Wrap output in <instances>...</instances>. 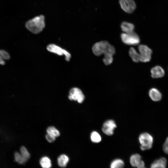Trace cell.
<instances>
[{"label": "cell", "instance_id": "obj_28", "mask_svg": "<svg viewBox=\"0 0 168 168\" xmlns=\"http://www.w3.org/2000/svg\"><path fill=\"white\" fill-rule=\"evenodd\" d=\"M144 168V167H143V168Z\"/></svg>", "mask_w": 168, "mask_h": 168}, {"label": "cell", "instance_id": "obj_15", "mask_svg": "<svg viewBox=\"0 0 168 168\" xmlns=\"http://www.w3.org/2000/svg\"><path fill=\"white\" fill-rule=\"evenodd\" d=\"M129 54L132 60L134 62L140 61V56L138 52L133 47H131L129 50Z\"/></svg>", "mask_w": 168, "mask_h": 168}, {"label": "cell", "instance_id": "obj_2", "mask_svg": "<svg viewBox=\"0 0 168 168\" xmlns=\"http://www.w3.org/2000/svg\"><path fill=\"white\" fill-rule=\"evenodd\" d=\"M92 51L93 54L97 56L106 54L114 55L115 53L114 47L106 41L96 43L92 47Z\"/></svg>", "mask_w": 168, "mask_h": 168}, {"label": "cell", "instance_id": "obj_9", "mask_svg": "<svg viewBox=\"0 0 168 168\" xmlns=\"http://www.w3.org/2000/svg\"><path fill=\"white\" fill-rule=\"evenodd\" d=\"M116 127V124L114 120L109 119L103 123L102 130L106 135L111 136L113 134L114 129Z\"/></svg>", "mask_w": 168, "mask_h": 168}, {"label": "cell", "instance_id": "obj_4", "mask_svg": "<svg viewBox=\"0 0 168 168\" xmlns=\"http://www.w3.org/2000/svg\"><path fill=\"white\" fill-rule=\"evenodd\" d=\"M120 37L122 42L129 45H137L140 41L139 36L134 32L130 33H122Z\"/></svg>", "mask_w": 168, "mask_h": 168}, {"label": "cell", "instance_id": "obj_17", "mask_svg": "<svg viewBox=\"0 0 168 168\" xmlns=\"http://www.w3.org/2000/svg\"><path fill=\"white\" fill-rule=\"evenodd\" d=\"M40 163L42 168H50L52 163L50 159L47 156H43L40 159Z\"/></svg>", "mask_w": 168, "mask_h": 168}, {"label": "cell", "instance_id": "obj_3", "mask_svg": "<svg viewBox=\"0 0 168 168\" xmlns=\"http://www.w3.org/2000/svg\"><path fill=\"white\" fill-rule=\"evenodd\" d=\"M138 140L141 144L140 149L142 150H149L152 147L153 138L149 133L147 132L141 133L139 136Z\"/></svg>", "mask_w": 168, "mask_h": 168}, {"label": "cell", "instance_id": "obj_27", "mask_svg": "<svg viewBox=\"0 0 168 168\" xmlns=\"http://www.w3.org/2000/svg\"><path fill=\"white\" fill-rule=\"evenodd\" d=\"M165 143L168 145V136L167 137Z\"/></svg>", "mask_w": 168, "mask_h": 168}, {"label": "cell", "instance_id": "obj_24", "mask_svg": "<svg viewBox=\"0 0 168 168\" xmlns=\"http://www.w3.org/2000/svg\"><path fill=\"white\" fill-rule=\"evenodd\" d=\"M21 154L24 157L28 160L30 157V155L27 149L24 146L20 148Z\"/></svg>", "mask_w": 168, "mask_h": 168}, {"label": "cell", "instance_id": "obj_5", "mask_svg": "<svg viewBox=\"0 0 168 168\" xmlns=\"http://www.w3.org/2000/svg\"><path fill=\"white\" fill-rule=\"evenodd\" d=\"M138 51L140 62L146 63L150 61L152 51L149 47L146 45L140 44L138 46Z\"/></svg>", "mask_w": 168, "mask_h": 168}, {"label": "cell", "instance_id": "obj_25", "mask_svg": "<svg viewBox=\"0 0 168 168\" xmlns=\"http://www.w3.org/2000/svg\"><path fill=\"white\" fill-rule=\"evenodd\" d=\"M45 137L47 141L50 142H54L55 139V137L48 134H47Z\"/></svg>", "mask_w": 168, "mask_h": 168}, {"label": "cell", "instance_id": "obj_26", "mask_svg": "<svg viewBox=\"0 0 168 168\" xmlns=\"http://www.w3.org/2000/svg\"><path fill=\"white\" fill-rule=\"evenodd\" d=\"M162 149L164 152L168 155V145L164 142L162 146Z\"/></svg>", "mask_w": 168, "mask_h": 168}, {"label": "cell", "instance_id": "obj_18", "mask_svg": "<svg viewBox=\"0 0 168 168\" xmlns=\"http://www.w3.org/2000/svg\"><path fill=\"white\" fill-rule=\"evenodd\" d=\"M124 163L121 159H117L114 160L111 163L110 168H123Z\"/></svg>", "mask_w": 168, "mask_h": 168}, {"label": "cell", "instance_id": "obj_16", "mask_svg": "<svg viewBox=\"0 0 168 168\" xmlns=\"http://www.w3.org/2000/svg\"><path fill=\"white\" fill-rule=\"evenodd\" d=\"M69 161L68 156L65 154L60 155L58 158V166L62 168L65 167Z\"/></svg>", "mask_w": 168, "mask_h": 168}, {"label": "cell", "instance_id": "obj_8", "mask_svg": "<svg viewBox=\"0 0 168 168\" xmlns=\"http://www.w3.org/2000/svg\"><path fill=\"white\" fill-rule=\"evenodd\" d=\"M68 98L71 100L77 101L79 103H81L84 101L85 96L80 89L73 87L70 91Z\"/></svg>", "mask_w": 168, "mask_h": 168}, {"label": "cell", "instance_id": "obj_11", "mask_svg": "<svg viewBox=\"0 0 168 168\" xmlns=\"http://www.w3.org/2000/svg\"><path fill=\"white\" fill-rule=\"evenodd\" d=\"M151 77L154 78L163 77L165 75V71L161 67L157 65L153 67L151 70Z\"/></svg>", "mask_w": 168, "mask_h": 168}, {"label": "cell", "instance_id": "obj_6", "mask_svg": "<svg viewBox=\"0 0 168 168\" xmlns=\"http://www.w3.org/2000/svg\"><path fill=\"white\" fill-rule=\"evenodd\" d=\"M47 49L50 52L57 54L60 56L64 55L65 59L67 61H69L70 60L71 57L70 53L67 50L56 44H50L47 46Z\"/></svg>", "mask_w": 168, "mask_h": 168}, {"label": "cell", "instance_id": "obj_19", "mask_svg": "<svg viewBox=\"0 0 168 168\" xmlns=\"http://www.w3.org/2000/svg\"><path fill=\"white\" fill-rule=\"evenodd\" d=\"M10 58L9 54L4 50L0 49V64L4 65L5 64L4 60H7Z\"/></svg>", "mask_w": 168, "mask_h": 168}, {"label": "cell", "instance_id": "obj_13", "mask_svg": "<svg viewBox=\"0 0 168 168\" xmlns=\"http://www.w3.org/2000/svg\"><path fill=\"white\" fill-rule=\"evenodd\" d=\"M167 161L164 157H161L155 160L151 164L150 168H166Z\"/></svg>", "mask_w": 168, "mask_h": 168}, {"label": "cell", "instance_id": "obj_22", "mask_svg": "<svg viewBox=\"0 0 168 168\" xmlns=\"http://www.w3.org/2000/svg\"><path fill=\"white\" fill-rule=\"evenodd\" d=\"M14 157L15 161L20 164H23L26 163L28 160L23 157L21 154L16 152L14 153Z\"/></svg>", "mask_w": 168, "mask_h": 168}, {"label": "cell", "instance_id": "obj_10", "mask_svg": "<svg viewBox=\"0 0 168 168\" xmlns=\"http://www.w3.org/2000/svg\"><path fill=\"white\" fill-rule=\"evenodd\" d=\"M130 162L131 166L138 168L144 167L145 163L142 159L141 156L138 154L132 155L130 158Z\"/></svg>", "mask_w": 168, "mask_h": 168}, {"label": "cell", "instance_id": "obj_23", "mask_svg": "<svg viewBox=\"0 0 168 168\" xmlns=\"http://www.w3.org/2000/svg\"><path fill=\"white\" fill-rule=\"evenodd\" d=\"M113 55L110 54L104 55V57L103 58V61L104 63L106 65L111 64L113 60Z\"/></svg>", "mask_w": 168, "mask_h": 168}, {"label": "cell", "instance_id": "obj_12", "mask_svg": "<svg viewBox=\"0 0 168 168\" xmlns=\"http://www.w3.org/2000/svg\"><path fill=\"white\" fill-rule=\"evenodd\" d=\"M148 95L151 99L154 101H159L162 99L161 93L158 89L155 88H151L149 91Z\"/></svg>", "mask_w": 168, "mask_h": 168}, {"label": "cell", "instance_id": "obj_1", "mask_svg": "<svg viewBox=\"0 0 168 168\" xmlns=\"http://www.w3.org/2000/svg\"><path fill=\"white\" fill-rule=\"evenodd\" d=\"M44 19L43 15L35 17L26 22V27L32 33L38 34L41 32L45 27Z\"/></svg>", "mask_w": 168, "mask_h": 168}, {"label": "cell", "instance_id": "obj_20", "mask_svg": "<svg viewBox=\"0 0 168 168\" xmlns=\"http://www.w3.org/2000/svg\"><path fill=\"white\" fill-rule=\"evenodd\" d=\"M91 141L94 143H97L101 140V137L100 134L97 132L94 131L91 132L90 135Z\"/></svg>", "mask_w": 168, "mask_h": 168}, {"label": "cell", "instance_id": "obj_7", "mask_svg": "<svg viewBox=\"0 0 168 168\" xmlns=\"http://www.w3.org/2000/svg\"><path fill=\"white\" fill-rule=\"evenodd\" d=\"M119 3L121 9L129 14L133 12L137 7L136 3L133 0H119Z\"/></svg>", "mask_w": 168, "mask_h": 168}, {"label": "cell", "instance_id": "obj_21", "mask_svg": "<svg viewBox=\"0 0 168 168\" xmlns=\"http://www.w3.org/2000/svg\"><path fill=\"white\" fill-rule=\"evenodd\" d=\"M46 131L47 134H50L55 137L60 135L59 131L54 126L49 127L47 128Z\"/></svg>", "mask_w": 168, "mask_h": 168}, {"label": "cell", "instance_id": "obj_14", "mask_svg": "<svg viewBox=\"0 0 168 168\" xmlns=\"http://www.w3.org/2000/svg\"><path fill=\"white\" fill-rule=\"evenodd\" d=\"M120 28L124 33H130L134 32L135 26L131 23L124 21L121 23Z\"/></svg>", "mask_w": 168, "mask_h": 168}]
</instances>
